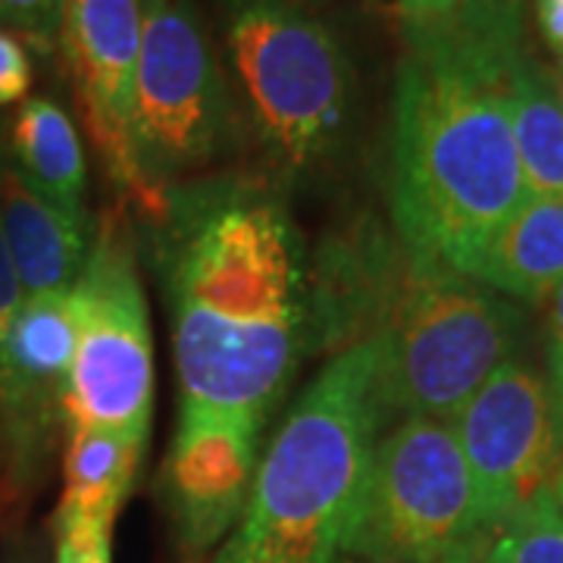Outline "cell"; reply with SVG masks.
Returning a JSON list of instances; mask_svg holds the SVG:
<instances>
[{
  "label": "cell",
  "instance_id": "obj_27",
  "mask_svg": "<svg viewBox=\"0 0 563 563\" xmlns=\"http://www.w3.org/2000/svg\"><path fill=\"white\" fill-rule=\"evenodd\" d=\"M442 563H483L479 561V551H476V542L470 544V548H463L457 554H451V558H444Z\"/></svg>",
  "mask_w": 563,
  "mask_h": 563
},
{
  "label": "cell",
  "instance_id": "obj_26",
  "mask_svg": "<svg viewBox=\"0 0 563 563\" xmlns=\"http://www.w3.org/2000/svg\"><path fill=\"white\" fill-rule=\"evenodd\" d=\"M529 3L548 51L563 63V0H529Z\"/></svg>",
  "mask_w": 563,
  "mask_h": 563
},
{
  "label": "cell",
  "instance_id": "obj_16",
  "mask_svg": "<svg viewBox=\"0 0 563 563\" xmlns=\"http://www.w3.org/2000/svg\"><path fill=\"white\" fill-rule=\"evenodd\" d=\"M504 101L529 195H563V91L529 51L504 66Z\"/></svg>",
  "mask_w": 563,
  "mask_h": 563
},
{
  "label": "cell",
  "instance_id": "obj_6",
  "mask_svg": "<svg viewBox=\"0 0 563 563\" xmlns=\"http://www.w3.org/2000/svg\"><path fill=\"white\" fill-rule=\"evenodd\" d=\"M132 147L144 203L154 217L163 191L207 176L242 147V120L220 44L201 0H139Z\"/></svg>",
  "mask_w": 563,
  "mask_h": 563
},
{
  "label": "cell",
  "instance_id": "obj_3",
  "mask_svg": "<svg viewBox=\"0 0 563 563\" xmlns=\"http://www.w3.org/2000/svg\"><path fill=\"white\" fill-rule=\"evenodd\" d=\"M379 344L339 351L303 388L257 466L251 501L210 563H357L351 536L383 435Z\"/></svg>",
  "mask_w": 563,
  "mask_h": 563
},
{
  "label": "cell",
  "instance_id": "obj_11",
  "mask_svg": "<svg viewBox=\"0 0 563 563\" xmlns=\"http://www.w3.org/2000/svg\"><path fill=\"white\" fill-rule=\"evenodd\" d=\"M139 44V0H63L57 47L69 69L81 120L110 181L141 207L144 185L132 147Z\"/></svg>",
  "mask_w": 563,
  "mask_h": 563
},
{
  "label": "cell",
  "instance_id": "obj_7",
  "mask_svg": "<svg viewBox=\"0 0 563 563\" xmlns=\"http://www.w3.org/2000/svg\"><path fill=\"white\" fill-rule=\"evenodd\" d=\"M483 536L470 463L454 426L407 417L379 435L363 479L357 563H442Z\"/></svg>",
  "mask_w": 563,
  "mask_h": 563
},
{
  "label": "cell",
  "instance_id": "obj_29",
  "mask_svg": "<svg viewBox=\"0 0 563 563\" xmlns=\"http://www.w3.org/2000/svg\"><path fill=\"white\" fill-rule=\"evenodd\" d=\"M3 166H7V157H3V147H0V173H3Z\"/></svg>",
  "mask_w": 563,
  "mask_h": 563
},
{
  "label": "cell",
  "instance_id": "obj_8",
  "mask_svg": "<svg viewBox=\"0 0 563 563\" xmlns=\"http://www.w3.org/2000/svg\"><path fill=\"white\" fill-rule=\"evenodd\" d=\"M69 295L76 354L63 395V422L147 442L154 420V335L135 251L120 222L107 220L95 232Z\"/></svg>",
  "mask_w": 563,
  "mask_h": 563
},
{
  "label": "cell",
  "instance_id": "obj_9",
  "mask_svg": "<svg viewBox=\"0 0 563 563\" xmlns=\"http://www.w3.org/2000/svg\"><path fill=\"white\" fill-rule=\"evenodd\" d=\"M451 426L473 473L483 532L554 492L563 442L548 379L529 361L498 366Z\"/></svg>",
  "mask_w": 563,
  "mask_h": 563
},
{
  "label": "cell",
  "instance_id": "obj_20",
  "mask_svg": "<svg viewBox=\"0 0 563 563\" xmlns=\"http://www.w3.org/2000/svg\"><path fill=\"white\" fill-rule=\"evenodd\" d=\"M60 16L63 0H0V22L38 47V54H51L57 47Z\"/></svg>",
  "mask_w": 563,
  "mask_h": 563
},
{
  "label": "cell",
  "instance_id": "obj_19",
  "mask_svg": "<svg viewBox=\"0 0 563 563\" xmlns=\"http://www.w3.org/2000/svg\"><path fill=\"white\" fill-rule=\"evenodd\" d=\"M526 10L529 0H457L444 29L473 57L504 69L523 51Z\"/></svg>",
  "mask_w": 563,
  "mask_h": 563
},
{
  "label": "cell",
  "instance_id": "obj_28",
  "mask_svg": "<svg viewBox=\"0 0 563 563\" xmlns=\"http://www.w3.org/2000/svg\"><path fill=\"white\" fill-rule=\"evenodd\" d=\"M554 501L563 510V454H561V466H558V479H554Z\"/></svg>",
  "mask_w": 563,
  "mask_h": 563
},
{
  "label": "cell",
  "instance_id": "obj_22",
  "mask_svg": "<svg viewBox=\"0 0 563 563\" xmlns=\"http://www.w3.org/2000/svg\"><path fill=\"white\" fill-rule=\"evenodd\" d=\"M57 563H110V526L57 523Z\"/></svg>",
  "mask_w": 563,
  "mask_h": 563
},
{
  "label": "cell",
  "instance_id": "obj_24",
  "mask_svg": "<svg viewBox=\"0 0 563 563\" xmlns=\"http://www.w3.org/2000/svg\"><path fill=\"white\" fill-rule=\"evenodd\" d=\"M22 301H25V295H22L20 276H16V266L10 261L7 242L0 235V351H3L7 332H10V325L16 320Z\"/></svg>",
  "mask_w": 563,
  "mask_h": 563
},
{
  "label": "cell",
  "instance_id": "obj_23",
  "mask_svg": "<svg viewBox=\"0 0 563 563\" xmlns=\"http://www.w3.org/2000/svg\"><path fill=\"white\" fill-rule=\"evenodd\" d=\"M544 379L554 404L558 417V432L563 442V282L551 295V310H548V332H544Z\"/></svg>",
  "mask_w": 563,
  "mask_h": 563
},
{
  "label": "cell",
  "instance_id": "obj_2",
  "mask_svg": "<svg viewBox=\"0 0 563 563\" xmlns=\"http://www.w3.org/2000/svg\"><path fill=\"white\" fill-rule=\"evenodd\" d=\"M404 35L388 141L395 235L463 273L526 198L504 69L473 57L448 29Z\"/></svg>",
  "mask_w": 563,
  "mask_h": 563
},
{
  "label": "cell",
  "instance_id": "obj_10",
  "mask_svg": "<svg viewBox=\"0 0 563 563\" xmlns=\"http://www.w3.org/2000/svg\"><path fill=\"white\" fill-rule=\"evenodd\" d=\"M263 422L251 413L185 407L163 463V504L176 542L201 558L239 526L257 479Z\"/></svg>",
  "mask_w": 563,
  "mask_h": 563
},
{
  "label": "cell",
  "instance_id": "obj_21",
  "mask_svg": "<svg viewBox=\"0 0 563 563\" xmlns=\"http://www.w3.org/2000/svg\"><path fill=\"white\" fill-rule=\"evenodd\" d=\"M35 81L32 57L22 38L10 29H0V107L22 103Z\"/></svg>",
  "mask_w": 563,
  "mask_h": 563
},
{
  "label": "cell",
  "instance_id": "obj_12",
  "mask_svg": "<svg viewBox=\"0 0 563 563\" xmlns=\"http://www.w3.org/2000/svg\"><path fill=\"white\" fill-rule=\"evenodd\" d=\"M73 354V295L25 298L0 351V444L20 479L38 473L51 432L63 420Z\"/></svg>",
  "mask_w": 563,
  "mask_h": 563
},
{
  "label": "cell",
  "instance_id": "obj_15",
  "mask_svg": "<svg viewBox=\"0 0 563 563\" xmlns=\"http://www.w3.org/2000/svg\"><path fill=\"white\" fill-rule=\"evenodd\" d=\"M13 169L44 201L69 217H88L85 210V147L73 117L47 95L25 98L10 122Z\"/></svg>",
  "mask_w": 563,
  "mask_h": 563
},
{
  "label": "cell",
  "instance_id": "obj_17",
  "mask_svg": "<svg viewBox=\"0 0 563 563\" xmlns=\"http://www.w3.org/2000/svg\"><path fill=\"white\" fill-rule=\"evenodd\" d=\"M144 444L113 429H69L57 523H101L113 529L139 476Z\"/></svg>",
  "mask_w": 563,
  "mask_h": 563
},
{
  "label": "cell",
  "instance_id": "obj_18",
  "mask_svg": "<svg viewBox=\"0 0 563 563\" xmlns=\"http://www.w3.org/2000/svg\"><path fill=\"white\" fill-rule=\"evenodd\" d=\"M476 551L483 563H563V510L554 492L483 532Z\"/></svg>",
  "mask_w": 563,
  "mask_h": 563
},
{
  "label": "cell",
  "instance_id": "obj_13",
  "mask_svg": "<svg viewBox=\"0 0 563 563\" xmlns=\"http://www.w3.org/2000/svg\"><path fill=\"white\" fill-rule=\"evenodd\" d=\"M0 235L25 298L73 291L95 242L88 217H69L44 201L10 161L0 173Z\"/></svg>",
  "mask_w": 563,
  "mask_h": 563
},
{
  "label": "cell",
  "instance_id": "obj_25",
  "mask_svg": "<svg viewBox=\"0 0 563 563\" xmlns=\"http://www.w3.org/2000/svg\"><path fill=\"white\" fill-rule=\"evenodd\" d=\"M457 0H398L404 32H432L444 29L454 16Z\"/></svg>",
  "mask_w": 563,
  "mask_h": 563
},
{
  "label": "cell",
  "instance_id": "obj_4",
  "mask_svg": "<svg viewBox=\"0 0 563 563\" xmlns=\"http://www.w3.org/2000/svg\"><path fill=\"white\" fill-rule=\"evenodd\" d=\"M242 135L288 191L313 185L347 154L357 73L339 35L301 0H210Z\"/></svg>",
  "mask_w": 563,
  "mask_h": 563
},
{
  "label": "cell",
  "instance_id": "obj_14",
  "mask_svg": "<svg viewBox=\"0 0 563 563\" xmlns=\"http://www.w3.org/2000/svg\"><path fill=\"white\" fill-rule=\"evenodd\" d=\"M463 276L517 303L548 301L563 282V195L523 198Z\"/></svg>",
  "mask_w": 563,
  "mask_h": 563
},
{
  "label": "cell",
  "instance_id": "obj_5",
  "mask_svg": "<svg viewBox=\"0 0 563 563\" xmlns=\"http://www.w3.org/2000/svg\"><path fill=\"white\" fill-rule=\"evenodd\" d=\"M526 332V307L448 263L407 251L373 332L383 429L407 417L454 420L498 366L520 357Z\"/></svg>",
  "mask_w": 563,
  "mask_h": 563
},
{
  "label": "cell",
  "instance_id": "obj_1",
  "mask_svg": "<svg viewBox=\"0 0 563 563\" xmlns=\"http://www.w3.org/2000/svg\"><path fill=\"white\" fill-rule=\"evenodd\" d=\"M181 404L276 410L313 351L310 263L285 191L217 173L163 191L151 217Z\"/></svg>",
  "mask_w": 563,
  "mask_h": 563
}]
</instances>
